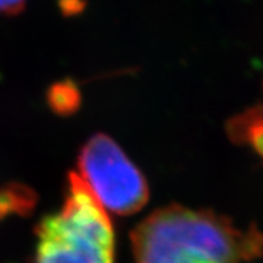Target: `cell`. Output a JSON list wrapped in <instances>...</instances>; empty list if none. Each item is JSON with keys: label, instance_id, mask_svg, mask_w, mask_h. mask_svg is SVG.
<instances>
[{"label": "cell", "instance_id": "6da1fadb", "mask_svg": "<svg viewBox=\"0 0 263 263\" xmlns=\"http://www.w3.org/2000/svg\"><path fill=\"white\" fill-rule=\"evenodd\" d=\"M133 263H247L263 256V233L241 230L212 209L173 203L148 215L130 235Z\"/></svg>", "mask_w": 263, "mask_h": 263}, {"label": "cell", "instance_id": "7a4b0ae2", "mask_svg": "<svg viewBox=\"0 0 263 263\" xmlns=\"http://www.w3.org/2000/svg\"><path fill=\"white\" fill-rule=\"evenodd\" d=\"M111 219L75 171L62 209L37 227L35 263H114Z\"/></svg>", "mask_w": 263, "mask_h": 263}, {"label": "cell", "instance_id": "3957f363", "mask_svg": "<svg viewBox=\"0 0 263 263\" xmlns=\"http://www.w3.org/2000/svg\"><path fill=\"white\" fill-rule=\"evenodd\" d=\"M79 177L100 205L117 215H133L149 200L145 176L108 135L95 133L78 157Z\"/></svg>", "mask_w": 263, "mask_h": 263}, {"label": "cell", "instance_id": "277c9868", "mask_svg": "<svg viewBox=\"0 0 263 263\" xmlns=\"http://www.w3.org/2000/svg\"><path fill=\"white\" fill-rule=\"evenodd\" d=\"M227 133L235 143L252 146L263 160V105H254L227 123Z\"/></svg>", "mask_w": 263, "mask_h": 263}, {"label": "cell", "instance_id": "5b68a950", "mask_svg": "<svg viewBox=\"0 0 263 263\" xmlns=\"http://www.w3.org/2000/svg\"><path fill=\"white\" fill-rule=\"evenodd\" d=\"M34 205V193L22 186L0 189V218L13 212H25Z\"/></svg>", "mask_w": 263, "mask_h": 263}, {"label": "cell", "instance_id": "8992f818", "mask_svg": "<svg viewBox=\"0 0 263 263\" xmlns=\"http://www.w3.org/2000/svg\"><path fill=\"white\" fill-rule=\"evenodd\" d=\"M27 0H0V13L3 15H16L22 12Z\"/></svg>", "mask_w": 263, "mask_h": 263}]
</instances>
